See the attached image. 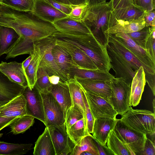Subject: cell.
Returning a JSON list of instances; mask_svg holds the SVG:
<instances>
[{
  "label": "cell",
  "instance_id": "1",
  "mask_svg": "<svg viewBox=\"0 0 155 155\" xmlns=\"http://www.w3.org/2000/svg\"><path fill=\"white\" fill-rule=\"evenodd\" d=\"M0 25L12 28L20 36L10 52L13 57L32 54L34 42L58 31L52 23L40 18L32 12L18 11L1 5Z\"/></svg>",
  "mask_w": 155,
  "mask_h": 155
},
{
  "label": "cell",
  "instance_id": "2",
  "mask_svg": "<svg viewBox=\"0 0 155 155\" xmlns=\"http://www.w3.org/2000/svg\"><path fill=\"white\" fill-rule=\"evenodd\" d=\"M112 10L109 2L88 5L82 19L95 38L106 46L108 42L109 34L105 32L109 28Z\"/></svg>",
  "mask_w": 155,
  "mask_h": 155
},
{
  "label": "cell",
  "instance_id": "3",
  "mask_svg": "<svg viewBox=\"0 0 155 155\" xmlns=\"http://www.w3.org/2000/svg\"><path fill=\"white\" fill-rule=\"evenodd\" d=\"M64 40L77 47L93 61L98 69L109 72L111 69L106 46L103 45L92 34L84 43H81L69 37Z\"/></svg>",
  "mask_w": 155,
  "mask_h": 155
},
{
  "label": "cell",
  "instance_id": "4",
  "mask_svg": "<svg viewBox=\"0 0 155 155\" xmlns=\"http://www.w3.org/2000/svg\"><path fill=\"white\" fill-rule=\"evenodd\" d=\"M114 35L127 47L142 64L145 74V79L152 92L155 95V62L148 52L132 40L126 34L118 32Z\"/></svg>",
  "mask_w": 155,
  "mask_h": 155
},
{
  "label": "cell",
  "instance_id": "5",
  "mask_svg": "<svg viewBox=\"0 0 155 155\" xmlns=\"http://www.w3.org/2000/svg\"><path fill=\"white\" fill-rule=\"evenodd\" d=\"M120 120L125 125L136 131L154 136L155 114L146 110L134 109L130 106Z\"/></svg>",
  "mask_w": 155,
  "mask_h": 155
},
{
  "label": "cell",
  "instance_id": "6",
  "mask_svg": "<svg viewBox=\"0 0 155 155\" xmlns=\"http://www.w3.org/2000/svg\"><path fill=\"white\" fill-rule=\"evenodd\" d=\"M113 130L119 139L128 148L131 155H139L144 148L147 134L134 130L119 119Z\"/></svg>",
  "mask_w": 155,
  "mask_h": 155
},
{
  "label": "cell",
  "instance_id": "7",
  "mask_svg": "<svg viewBox=\"0 0 155 155\" xmlns=\"http://www.w3.org/2000/svg\"><path fill=\"white\" fill-rule=\"evenodd\" d=\"M36 42L39 48L41 56L38 68H43L49 76L53 75L58 76L61 81L64 82L70 79L58 68L52 55V49L56 45V38L52 35Z\"/></svg>",
  "mask_w": 155,
  "mask_h": 155
},
{
  "label": "cell",
  "instance_id": "8",
  "mask_svg": "<svg viewBox=\"0 0 155 155\" xmlns=\"http://www.w3.org/2000/svg\"><path fill=\"white\" fill-rule=\"evenodd\" d=\"M110 83L111 91L108 101L117 114L122 116L130 107V85L121 78L115 77Z\"/></svg>",
  "mask_w": 155,
  "mask_h": 155
},
{
  "label": "cell",
  "instance_id": "9",
  "mask_svg": "<svg viewBox=\"0 0 155 155\" xmlns=\"http://www.w3.org/2000/svg\"><path fill=\"white\" fill-rule=\"evenodd\" d=\"M144 11L135 5L132 0H120L112 10L109 28L119 23L137 20L144 16Z\"/></svg>",
  "mask_w": 155,
  "mask_h": 155
},
{
  "label": "cell",
  "instance_id": "10",
  "mask_svg": "<svg viewBox=\"0 0 155 155\" xmlns=\"http://www.w3.org/2000/svg\"><path fill=\"white\" fill-rule=\"evenodd\" d=\"M40 93L43 104L44 124L46 127L58 126L63 124L65 121L63 111L52 94L48 91Z\"/></svg>",
  "mask_w": 155,
  "mask_h": 155
},
{
  "label": "cell",
  "instance_id": "11",
  "mask_svg": "<svg viewBox=\"0 0 155 155\" xmlns=\"http://www.w3.org/2000/svg\"><path fill=\"white\" fill-rule=\"evenodd\" d=\"M106 48L111 68L115 73V78H122L131 85L136 72L123 55L108 42L106 45Z\"/></svg>",
  "mask_w": 155,
  "mask_h": 155
},
{
  "label": "cell",
  "instance_id": "12",
  "mask_svg": "<svg viewBox=\"0 0 155 155\" xmlns=\"http://www.w3.org/2000/svg\"><path fill=\"white\" fill-rule=\"evenodd\" d=\"M47 127L56 155H71L75 145L68 136L65 123L61 125Z\"/></svg>",
  "mask_w": 155,
  "mask_h": 155
},
{
  "label": "cell",
  "instance_id": "13",
  "mask_svg": "<svg viewBox=\"0 0 155 155\" xmlns=\"http://www.w3.org/2000/svg\"><path fill=\"white\" fill-rule=\"evenodd\" d=\"M84 91L89 107L94 119L106 117L116 118L117 114L107 100L87 91L84 89Z\"/></svg>",
  "mask_w": 155,
  "mask_h": 155
},
{
  "label": "cell",
  "instance_id": "14",
  "mask_svg": "<svg viewBox=\"0 0 155 155\" xmlns=\"http://www.w3.org/2000/svg\"><path fill=\"white\" fill-rule=\"evenodd\" d=\"M22 94L26 100L28 115L34 117L44 123L43 104L40 91L35 86L31 90L28 87L25 88Z\"/></svg>",
  "mask_w": 155,
  "mask_h": 155
},
{
  "label": "cell",
  "instance_id": "15",
  "mask_svg": "<svg viewBox=\"0 0 155 155\" xmlns=\"http://www.w3.org/2000/svg\"><path fill=\"white\" fill-rule=\"evenodd\" d=\"M52 23L58 31L63 33L78 35L92 34L82 20L75 19L68 16Z\"/></svg>",
  "mask_w": 155,
  "mask_h": 155
},
{
  "label": "cell",
  "instance_id": "16",
  "mask_svg": "<svg viewBox=\"0 0 155 155\" xmlns=\"http://www.w3.org/2000/svg\"><path fill=\"white\" fill-rule=\"evenodd\" d=\"M55 38L56 44L63 48L70 54L77 67L91 70L98 69L91 58L80 49L59 38Z\"/></svg>",
  "mask_w": 155,
  "mask_h": 155
},
{
  "label": "cell",
  "instance_id": "17",
  "mask_svg": "<svg viewBox=\"0 0 155 155\" xmlns=\"http://www.w3.org/2000/svg\"><path fill=\"white\" fill-rule=\"evenodd\" d=\"M118 119L106 117L94 120L92 133V136L95 140L107 149H108L106 143L107 138Z\"/></svg>",
  "mask_w": 155,
  "mask_h": 155
},
{
  "label": "cell",
  "instance_id": "18",
  "mask_svg": "<svg viewBox=\"0 0 155 155\" xmlns=\"http://www.w3.org/2000/svg\"><path fill=\"white\" fill-rule=\"evenodd\" d=\"M25 88L15 83L0 71V106L22 94Z\"/></svg>",
  "mask_w": 155,
  "mask_h": 155
},
{
  "label": "cell",
  "instance_id": "19",
  "mask_svg": "<svg viewBox=\"0 0 155 155\" xmlns=\"http://www.w3.org/2000/svg\"><path fill=\"white\" fill-rule=\"evenodd\" d=\"M32 12L40 18L51 23L68 16L46 0H35Z\"/></svg>",
  "mask_w": 155,
  "mask_h": 155
},
{
  "label": "cell",
  "instance_id": "20",
  "mask_svg": "<svg viewBox=\"0 0 155 155\" xmlns=\"http://www.w3.org/2000/svg\"><path fill=\"white\" fill-rule=\"evenodd\" d=\"M0 71L12 81L21 85L25 88L28 87L22 63H18L16 61L8 63L2 61L0 63Z\"/></svg>",
  "mask_w": 155,
  "mask_h": 155
},
{
  "label": "cell",
  "instance_id": "21",
  "mask_svg": "<svg viewBox=\"0 0 155 155\" xmlns=\"http://www.w3.org/2000/svg\"><path fill=\"white\" fill-rule=\"evenodd\" d=\"M86 91L98 95L108 101L111 89L110 81H94L74 77Z\"/></svg>",
  "mask_w": 155,
  "mask_h": 155
},
{
  "label": "cell",
  "instance_id": "22",
  "mask_svg": "<svg viewBox=\"0 0 155 155\" xmlns=\"http://www.w3.org/2000/svg\"><path fill=\"white\" fill-rule=\"evenodd\" d=\"M28 115L26 107V101L21 94L5 105L0 111V117H11Z\"/></svg>",
  "mask_w": 155,
  "mask_h": 155
},
{
  "label": "cell",
  "instance_id": "23",
  "mask_svg": "<svg viewBox=\"0 0 155 155\" xmlns=\"http://www.w3.org/2000/svg\"><path fill=\"white\" fill-rule=\"evenodd\" d=\"M70 78L76 77L81 78L94 81H111L115 77L109 72L98 69H88L74 67L69 71Z\"/></svg>",
  "mask_w": 155,
  "mask_h": 155
},
{
  "label": "cell",
  "instance_id": "24",
  "mask_svg": "<svg viewBox=\"0 0 155 155\" xmlns=\"http://www.w3.org/2000/svg\"><path fill=\"white\" fill-rule=\"evenodd\" d=\"M146 83L145 74L141 66L136 72L131 83L130 106L135 107L139 104Z\"/></svg>",
  "mask_w": 155,
  "mask_h": 155
},
{
  "label": "cell",
  "instance_id": "25",
  "mask_svg": "<svg viewBox=\"0 0 155 155\" xmlns=\"http://www.w3.org/2000/svg\"><path fill=\"white\" fill-rule=\"evenodd\" d=\"M48 91L53 95L62 108L65 118L67 110L71 106L70 94L65 82L60 81L56 85L52 84Z\"/></svg>",
  "mask_w": 155,
  "mask_h": 155
},
{
  "label": "cell",
  "instance_id": "26",
  "mask_svg": "<svg viewBox=\"0 0 155 155\" xmlns=\"http://www.w3.org/2000/svg\"><path fill=\"white\" fill-rule=\"evenodd\" d=\"M51 52L58 68L70 79L69 76V71L73 67H77L71 55L64 49L56 43L52 49Z\"/></svg>",
  "mask_w": 155,
  "mask_h": 155
},
{
  "label": "cell",
  "instance_id": "27",
  "mask_svg": "<svg viewBox=\"0 0 155 155\" xmlns=\"http://www.w3.org/2000/svg\"><path fill=\"white\" fill-rule=\"evenodd\" d=\"M20 37L12 28L0 25V56L9 53L16 45Z\"/></svg>",
  "mask_w": 155,
  "mask_h": 155
},
{
  "label": "cell",
  "instance_id": "28",
  "mask_svg": "<svg viewBox=\"0 0 155 155\" xmlns=\"http://www.w3.org/2000/svg\"><path fill=\"white\" fill-rule=\"evenodd\" d=\"M34 155H56L55 149L48 127H46L42 134L35 142Z\"/></svg>",
  "mask_w": 155,
  "mask_h": 155
},
{
  "label": "cell",
  "instance_id": "29",
  "mask_svg": "<svg viewBox=\"0 0 155 155\" xmlns=\"http://www.w3.org/2000/svg\"><path fill=\"white\" fill-rule=\"evenodd\" d=\"M33 45L32 59L25 71V75L28 87L31 90L35 86L37 80V72L40 61V49L36 41L34 43Z\"/></svg>",
  "mask_w": 155,
  "mask_h": 155
},
{
  "label": "cell",
  "instance_id": "30",
  "mask_svg": "<svg viewBox=\"0 0 155 155\" xmlns=\"http://www.w3.org/2000/svg\"><path fill=\"white\" fill-rule=\"evenodd\" d=\"M65 83L68 87L70 94L71 106H76L83 113L85 119V108L82 96L83 88L74 78L69 79Z\"/></svg>",
  "mask_w": 155,
  "mask_h": 155
},
{
  "label": "cell",
  "instance_id": "31",
  "mask_svg": "<svg viewBox=\"0 0 155 155\" xmlns=\"http://www.w3.org/2000/svg\"><path fill=\"white\" fill-rule=\"evenodd\" d=\"M143 16L131 21L117 24L109 28L105 33L114 34L120 32L127 34L139 31L145 26Z\"/></svg>",
  "mask_w": 155,
  "mask_h": 155
},
{
  "label": "cell",
  "instance_id": "32",
  "mask_svg": "<svg viewBox=\"0 0 155 155\" xmlns=\"http://www.w3.org/2000/svg\"><path fill=\"white\" fill-rule=\"evenodd\" d=\"M84 151L98 155L94 139L91 134L85 136L75 144L71 155H80Z\"/></svg>",
  "mask_w": 155,
  "mask_h": 155
},
{
  "label": "cell",
  "instance_id": "33",
  "mask_svg": "<svg viewBox=\"0 0 155 155\" xmlns=\"http://www.w3.org/2000/svg\"><path fill=\"white\" fill-rule=\"evenodd\" d=\"M31 143L19 144L0 141V155H23L31 149Z\"/></svg>",
  "mask_w": 155,
  "mask_h": 155
},
{
  "label": "cell",
  "instance_id": "34",
  "mask_svg": "<svg viewBox=\"0 0 155 155\" xmlns=\"http://www.w3.org/2000/svg\"><path fill=\"white\" fill-rule=\"evenodd\" d=\"M106 143L111 155H131L128 148L117 137L113 130L110 132Z\"/></svg>",
  "mask_w": 155,
  "mask_h": 155
},
{
  "label": "cell",
  "instance_id": "35",
  "mask_svg": "<svg viewBox=\"0 0 155 155\" xmlns=\"http://www.w3.org/2000/svg\"><path fill=\"white\" fill-rule=\"evenodd\" d=\"M34 119V117L28 115L19 117L8 126L11 132L15 135L23 133L33 125Z\"/></svg>",
  "mask_w": 155,
  "mask_h": 155
},
{
  "label": "cell",
  "instance_id": "36",
  "mask_svg": "<svg viewBox=\"0 0 155 155\" xmlns=\"http://www.w3.org/2000/svg\"><path fill=\"white\" fill-rule=\"evenodd\" d=\"M86 122L85 118L76 121L67 130L69 137L75 144L86 134L85 131Z\"/></svg>",
  "mask_w": 155,
  "mask_h": 155
},
{
  "label": "cell",
  "instance_id": "37",
  "mask_svg": "<svg viewBox=\"0 0 155 155\" xmlns=\"http://www.w3.org/2000/svg\"><path fill=\"white\" fill-rule=\"evenodd\" d=\"M35 0H2L0 5L21 12L33 11Z\"/></svg>",
  "mask_w": 155,
  "mask_h": 155
},
{
  "label": "cell",
  "instance_id": "38",
  "mask_svg": "<svg viewBox=\"0 0 155 155\" xmlns=\"http://www.w3.org/2000/svg\"><path fill=\"white\" fill-rule=\"evenodd\" d=\"M49 76L45 70L41 68H38L35 86L40 92L48 91L51 86L49 80Z\"/></svg>",
  "mask_w": 155,
  "mask_h": 155
},
{
  "label": "cell",
  "instance_id": "39",
  "mask_svg": "<svg viewBox=\"0 0 155 155\" xmlns=\"http://www.w3.org/2000/svg\"><path fill=\"white\" fill-rule=\"evenodd\" d=\"M150 30V26H145L141 29L128 34L127 35L136 44L144 49L146 38Z\"/></svg>",
  "mask_w": 155,
  "mask_h": 155
},
{
  "label": "cell",
  "instance_id": "40",
  "mask_svg": "<svg viewBox=\"0 0 155 155\" xmlns=\"http://www.w3.org/2000/svg\"><path fill=\"white\" fill-rule=\"evenodd\" d=\"M83 99L85 108V118L86 122V133L87 135L92 133L94 119L91 111L83 88L82 92Z\"/></svg>",
  "mask_w": 155,
  "mask_h": 155
},
{
  "label": "cell",
  "instance_id": "41",
  "mask_svg": "<svg viewBox=\"0 0 155 155\" xmlns=\"http://www.w3.org/2000/svg\"><path fill=\"white\" fill-rule=\"evenodd\" d=\"M155 26H150V32L146 41L145 49L155 62Z\"/></svg>",
  "mask_w": 155,
  "mask_h": 155
},
{
  "label": "cell",
  "instance_id": "42",
  "mask_svg": "<svg viewBox=\"0 0 155 155\" xmlns=\"http://www.w3.org/2000/svg\"><path fill=\"white\" fill-rule=\"evenodd\" d=\"M88 5L86 3L79 5H72L71 12L68 16L74 19L82 20Z\"/></svg>",
  "mask_w": 155,
  "mask_h": 155
},
{
  "label": "cell",
  "instance_id": "43",
  "mask_svg": "<svg viewBox=\"0 0 155 155\" xmlns=\"http://www.w3.org/2000/svg\"><path fill=\"white\" fill-rule=\"evenodd\" d=\"M133 4L145 11L155 9V0H132Z\"/></svg>",
  "mask_w": 155,
  "mask_h": 155
},
{
  "label": "cell",
  "instance_id": "44",
  "mask_svg": "<svg viewBox=\"0 0 155 155\" xmlns=\"http://www.w3.org/2000/svg\"><path fill=\"white\" fill-rule=\"evenodd\" d=\"M57 9L68 15L72 10V5H68L55 0H46Z\"/></svg>",
  "mask_w": 155,
  "mask_h": 155
},
{
  "label": "cell",
  "instance_id": "45",
  "mask_svg": "<svg viewBox=\"0 0 155 155\" xmlns=\"http://www.w3.org/2000/svg\"><path fill=\"white\" fill-rule=\"evenodd\" d=\"M139 155H155V143L152 141L147 138L143 150Z\"/></svg>",
  "mask_w": 155,
  "mask_h": 155
},
{
  "label": "cell",
  "instance_id": "46",
  "mask_svg": "<svg viewBox=\"0 0 155 155\" xmlns=\"http://www.w3.org/2000/svg\"><path fill=\"white\" fill-rule=\"evenodd\" d=\"M145 26H153L155 25V9L148 11H145L143 16Z\"/></svg>",
  "mask_w": 155,
  "mask_h": 155
},
{
  "label": "cell",
  "instance_id": "47",
  "mask_svg": "<svg viewBox=\"0 0 155 155\" xmlns=\"http://www.w3.org/2000/svg\"><path fill=\"white\" fill-rule=\"evenodd\" d=\"M2 109L0 110V111ZM17 117H0V130H1L5 127L8 126Z\"/></svg>",
  "mask_w": 155,
  "mask_h": 155
},
{
  "label": "cell",
  "instance_id": "48",
  "mask_svg": "<svg viewBox=\"0 0 155 155\" xmlns=\"http://www.w3.org/2000/svg\"><path fill=\"white\" fill-rule=\"evenodd\" d=\"M94 140L97 147L98 155H111L108 149L104 148L95 139Z\"/></svg>",
  "mask_w": 155,
  "mask_h": 155
},
{
  "label": "cell",
  "instance_id": "49",
  "mask_svg": "<svg viewBox=\"0 0 155 155\" xmlns=\"http://www.w3.org/2000/svg\"><path fill=\"white\" fill-rule=\"evenodd\" d=\"M48 78L50 83L53 85L58 84L61 81L59 77L56 75L49 76Z\"/></svg>",
  "mask_w": 155,
  "mask_h": 155
},
{
  "label": "cell",
  "instance_id": "50",
  "mask_svg": "<svg viewBox=\"0 0 155 155\" xmlns=\"http://www.w3.org/2000/svg\"><path fill=\"white\" fill-rule=\"evenodd\" d=\"M32 58V54H30L28 57L22 62V68L25 74V70L29 65L31 60Z\"/></svg>",
  "mask_w": 155,
  "mask_h": 155
},
{
  "label": "cell",
  "instance_id": "51",
  "mask_svg": "<svg viewBox=\"0 0 155 155\" xmlns=\"http://www.w3.org/2000/svg\"><path fill=\"white\" fill-rule=\"evenodd\" d=\"M106 0H86V3L89 6L100 4L106 2Z\"/></svg>",
  "mask_w": 155,
  "mask_h": 155
},
{
  "label": "cell",
  "instance_id": "52",
  "mask_svg": "<svg viewBox=\"0 0 155 155\" xmlns=\"http://www.w3.org/2000/svg\"><path fill=\"white\" fill-rule=\"evenodd\" d=\"M120 0H110L109 2L112 10L114 9L116 7Z\"/></svg>",
  "mask_w": 155,
  "mask_h": 155
},
{
  "label": "cell",
  "instance_id": "53",
  "mask_svg": "<svg viewBox=\"0 0 155 155\" xmlns=\"http://www.w3.org/2000/svg\"><path fill=\"white\" fill-rule=\"evenodd\" d=\"M70 3L72 5H76L84 3L86 0H68Z\"/></svg>",
  "mask_w": 155,
  "mask_h": 155
},
{
  "label": "cell",
  "instance_id": "54",
  "mask_svg": "<svg viewBox=\"0 0 155 155\" xmlns=\"http://www.w3.org/2000/svg\"><path fill=\"white\" fill-rule=\"evenodd\" d=\"M57 2L68 5H71L68 0H55Z\"/></svg>",
  "mask_w": 155,
  "mask_h": 155
},
{
  "label": "cell",
  "instance_id": "55",
  "mask_svg": "<svg viewBox=\"0 0 155 155\" xmlns=\"http://www.w3.org/2000/svg\"><path fill=\"white\" fill-rule=\"evenodd\" d=\"M80 155H93L92 154L87 152L84 151L82 152Z\"/></svg>",
  "mask_w": 155,
  "mask_h": 155
},
{
  "label": "cell",
  "instance_id": "56",
  "mask_svg": "<svg viewBox=\"0 0 155 155\" xmlns=\"http://www.w3.org/2000/svg\"><path fill=\"white\" fill-rule=\"evenodd\" d=\"M152 103H153V113H155V99L154 98L153 100Z\"/></svg>",
  "mask_w": 155,
  "mask_h": 155
},
{
  "label": "cell",
  "instance_id": "57",
  "mask_svg": "<svg viewBox=\"0 0 155 155\" xmlns=\"http://www.w3.org/2000/svg\"><path fill=\"white\" fill-rule=\"evenodd\" d=\"M2 0H0V5L1 4V2Z\"/></svg>",
  "mask_w": 155,
  "mask_h": 155
},
{
  "label": "cell",
  "instance_id": "58",
  "mask_svg": "<svg viewBox=\"0 0 155 155\" xmlns=\"http://www.w3.org/2000/svg\"><path fill=\"white\" fill-rule=\"evenodd\" d=\"M1 130H0V131Z\"/></svg>",
  "mask_w": 155,
  "mask_h": 155
}]
</instances>
